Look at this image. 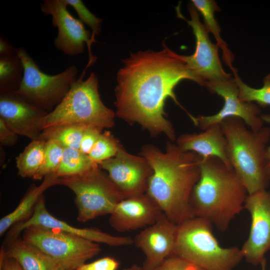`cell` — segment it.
<instances>
[{"label":"cell","mask_w":270,"mask_h":270,"mask_svg":"<svg viewBox=\"0 0 270 270\" xmlns=\"http://www.w3.org/2000/svg\"><path fill=\"white\" fill-rule=\"evenodd\" d=\"M117 74L114 89L116 116L130 123H137L150 134H165L176 139L172 123L164 110L166 98L180 105L174 92L182 80L199 81L180 55L164 44L163 50H140L123 60Z\"/></svg>","instance_id":"obj_1"},{"label":"cell","mask_w":270,"mask_h":270,"mask_svg":"<svg viewBox=\"0 0 270 270\" xmlns=\"http://www.w3.org/2000/svg\"><path fill=\"white\" fill-rule=\"evenodd\" d=\"M141 155L152 171L146 193L162 213L176 225L194 217L190 198L200 177L202 157L192 152L182 151L170 142L164 151L152 145L144 146Z\"/></svg>","instance_id":"obj_2"},{"label":"cell","mask_w":270,"mask_h":270,"mask_svg":"<svg viewBox=\"0 0 270 270\" xmlns=\"http://www.w3.org/2000/svg\"><path fill=\"white\" fill-rule=\"evenodd\" d=\"M200 170L190 198L194 217L204 218L224 232L244 208L248 191L234 169L217 158H202Z\"/></svg>","instance_id":"obj_3"},{"label":"cell","mask_w":270,"mask_h":270,"mask_svg":"<svg viewBox=\"0 0 270 270\" xmlns=\"http://www.w3.org/2000/svg\"><path fill=\"white\" fill-rule=\"evenodd\" d=\"M227 141L228 156L232 168L248 194L265 190L270 180L266 170V144L270 128L248 130L240 118L231 117L220 124Z\"/></svg>","instance_id":"obj_4"},{"label":"cell","mask_w":270,"mask_h":270,"mask_svg":"<svg viewBox=\"0 0 270 270\" xmlns=\"http://www.w3.org/2000/svg\"><path fill=\"white\" fill-rule=\"evenodd\" d=\"M85 69L72 84L61 102L40 122L42 130L47 128L62 124H80L102 131L114 126L116 113L106 106L101 100L98 80L92 72L83 80Z\"/></svg>","instance_id":"obj_5"},{"label":"cell","mask_w":270,"mask_h":270,"mask_svg":"<svg viewBox=\"0 0 270 270\" xmlns=\"http://www.w3.org/2000/svg\"><path fill=\"white\" fill-rule=\"evenodd\" d=\"M212 226L199 217L178 224L174 254L204 270H232L244 258L241 250L221 246L213 234Z\"/></svg>","instance_id":"obj_6"},{"label":"cell","mask_w":270,"mask_h":270,"mask_svg":"<svg viewBox=\"0 0 270 270\" xmlns=\"http://www.w3.org/2000/svg\"><path fill=\"white\" fill-rule=\"evenodd\" d=\"M56 184L68 187L75 194L77 220L80 222L110 214L117 204L126 198L98 164L84 173L58 178Z\"/></svg>","instance_id":"obj_7"},{"label":"cell","mask_w":270,"mask_h":270,"mask_svg":"<svg viewBox=\"0 0 270 270\" xmlns=\"http://www.w3.org/2000/svg\"><path fill=\"white\" fill-rule=\"evenodd\" d=\"M24 72L21 84L16 92L39 108L50 112L62 100L76 80L78 70L70 66L54 75L42 72L23 47L18 48Z\"/></svg>","instance_id":"obj_8"},{"label":"cell","mask_w":270,"mask_h":270,"mask_svg":"<svg viewBox=\"0 0 270 270\" xmlns=\"http://www.w3.org/2000/svg\"><path fill=\"white\" fill-rule=\"evenodd\" d=\"M22 238L42 250L62 267L72 270L98 254V243L60 230L38 226L28 227Z\"/></svg>","instance_id":"obj_9"},{"label":"cell","mask_w":270,"mask_h":270,"mask_svg":"<svg viewBox=\"0 0 270 270\" xmlns=\"http://www.w3.org/2000/svg\"><path fill=\"white\" fill-rule=\"evenodd\" d=\"M188 11L190 20L184 19L192 29L196 38V49L192 55L179 54L180 58L197 78L201 86L231 78L222 66L218 47L210 42L208 32L200 21L198 11L193 4L189 6Z\"/></svg>","instance_id":"obj_10"},{"label":"cell","mask_w":270,"mask_h":270,"mask_svg":"<svg viewBox=\"0 0 270 270\" xmlns=\"http://www.w3.org/2000/svg\"><path fill=\"white\" fill-rule=\"evenodd\" d=\"M68 6L64 0H44L40 9L44 15L52 16V25L58 28L54 42L55 47L66 55L74 56L83 54L86 44L89 54L88 64L91 65L96 58L91 52L92 33L86 29L80 19L68 12Z\"/></svg>","instance_id":"obj_11"},{"label":"cell","mask_w":270,"mask_h":270,"mask_svg":"<svg viewBox=\"0 0 270 270\" xmlns=\"http://www.w3.org/2000/svg\"><path fill=\"white\" fill-rule=\"evenodd\" d=\"M206 86L212 94L220 96L224 100L222 109L212 116H200L194 118V124L204 130L215 124L231 117L240 118L252 130L258 131L263 126L260 106L254 102L242 100L234 78L218 82L208 83Z\"/></svg>","instance_id":"obj_12"},{"label":"cell","mask_w":270,"mask_h":270,"mask_svg":"<svg viewBox=\"0 0 270 270\" xmlns=\"http://www.w3.org/2000/svg\"><path fill=\"white\" fill-rule=\"evenodd\" d=\"M251 217L248 237L240 248L246 262L254 266L266 262L270 250V192L248 194L244 204Z\"/></svg>","instance_id":"obj_13"},{"label":"cell","mask_w":270,"mask_h":270,"mask_svg":"<svg viewBox=\"0 0 270 270\" xmlns=\"http://www.w3.org/2000/svg\"><path fill=\"white\" fill-rule=\"evenodd\" d=\"M98 164L126 197L146 192L152 171L144 156L130 154L121 146L114 156Z\"/></svg>","instance_id":"obj_14"},{"label":"cell","mask_w":270,"mask_h":270,"mask_svg":"<svg viewBox=\"0 0 270 270\" xmlns=\"http://www.w3.org/2000/svg\"><path fill=\"white\" fill-rule=\"evenodd\" d=\"M32 226L60 230L96 243H102L111 246H130L134 244V240L129 236H114L96 228L74 227L55 218L48 212L44 194L39 198L31 217L24 222L12 226L9 230L6 239L19 236L24 229Z\"/></svg>","instance_id":"obj_15"},{"label":"cell","mask_w":270,"mask_h":270,"mask_svg":"<svg viewBox=\"0 0 270 270\" xmlns=\"http://www.w3.org/2000/svg\"><path fill=\"white\" fill-rule=\"evenodd\" d=\"M177 226L162 213L154 224L136 235L134 243L145 256L143 270H152L174 254Z\"/></svg>","instance_id":"obj_16"},{"label":"cell","mask_w":270,"mask_h":270,"mask_svg":"<svg viewBox=\"0 0 270 270\" xmlns=\"http://www.w3.org/2000/svg\"><path fill=\"white\" fill-rule=\"evenodd\" d=\"M48 113L16 92L0 94V119L18 136L39 139L40 120Z\"/></svg>","instance_id":"obj_17"},{"label":"cell","mask_w":270,"mask_h":270,"mask_svg":"<svg viewBox=\"0 0 270 270\" xmlns=\"http://www.w3.org/2000/svg\"><path fill=\"white\" fill-rule=\"evenodd\" d=\"M162 214L160 206L146 192L126 197L110 214V226L118 232L145 228L154 224Z\"/></svg>","instance_id":"obj_18"},{"label":"cell","mask_w":270,"mask_h":270,"mask_svg":"<svg viewBox=\"0 0 270 270\" xmlns=\"http://www.w3.org/2000/svg\"><path fill=\"white\" fill-rule=\"evenodd\" d=\"M176 145L184 152H192L202 158H217L232 168L227 150V141L220 124L211 126L197 134H185L176 140Z\"/></svg>","instance_id":"obj_19"},{"label":"cell","mask_w":270,"mask_h":270,"mask_svg":"<svg viewBox=\"0 0 270 270\" xmlns=\"http://www.w3.org/2000/svg\"><path fill=\"white\" fill-rule=\"evenodd\" d=\"M1 248L6 256L14 259L23 270H58L62 268L53 258L20 236L6 239Z\"/></svg>","instance_id":"obj_20"},{"label":"cell","mask_w":270,"mask_h":270,"mask_svg":"<svg viewBox=\"0 0 270 270\" xmlns=\"http://www.w3.org/2000/svg\"><path fill=\"white\" fill-rule=\"evenodd\" d=\"M57 178L56 174H50L44 178L39 186L34 185L29 189L17 207L0 219V236L14 225L24 222L31 217L40 196L48 188L56 185Z\"/></svg>","instance_id":"obj_21"},{"label":"cell","mask_w":270,"mask_h":270,"mask_svg":"<svg viewBox=\"0 0 270 270\" xmlns=\"http://www.w3.org/2000/svg\"><path fill=\"white\" fill-rule=\"evenodd\" d=\"M192 2L202 16L204 26L207 32H211L214 36L216 45L222 52V58L224 62L232 71L234 69L232 66L234 56L227 44L220 36V27L214 15L216 11L219 10L216 2L213 0H192Z\"/></svg>","instance_id":"obj_22"},{"label":"cell","mask_w":270,"mask_h":270,"mask_svg":"<svg viewBox=\"0 0 270 270\" xmlns=\"http://www.w3.org/2000/svg\"><path fill=\"white\" fill-rule=\"evenodd\" d=\"M46 142L41 139L31 140L16 158L18 174L22 178H33L44 162Z\"/></svg>","instance_id":"obj_23"},{"label":"cell","mask_w":270,"mask_h":270,"mask_svg":"<svg viewBox=\"0 0 270 270\" xmlns=\"http://www.w3.org/2000/svg\"><path fill=\"white\" fill-rule=\"evenodd\" d=\"M86 126L80 124H62L43 130L39 139L46 142L54 140L64 148L79 150Z\"/></svg>","instance_id":"obj_24"},{"label":"cell","mask_w":270,"mask_h":270,"mask_svg":"<svg viewBox=\"0 0 270 270\" xmlns=\"http://www.w3.org/2000/svg\"><path fill=\"white\" fill-rule=\"evenodd\" d=\"M23 64L18 55L0 57V94L16 92L24 76Z\"/></svg>","instance_id":"obj_25"},{"label":"cell","mask_w":270,"mask_h":270,"mask_svg":"<svg viewBox=\"0 0 270 270\" xmlns=\"http://www.w3.org/2000/svg\"><path fill=\"white\" fill-rule=\"evenodd\" d=\"M96 163L88 155L79 150L64 148L60 165L56 173L58 178L84 173L90 169Z\"/></svg>","instance_id":"obj_26"},{"label":"cell","mask_w":270,"mask_h":270,"mask_svg":"<svg viewBox=\"0 0 270 270\" xmlns=\"http://www.w3.org/2000/svg\"><path fill=\"white\" fill-rule=\"evenodd\" d=\"M236 82L240 98L246 102H256L258 106H270V74L264 78L262 87L259 88H252L244 84L238 76L236 70L232 71Z\"/></svg>","instance_id":"obj_27"},{"label":"cell","mask_w":270,"mask_h":270,"mask_svg":"<svg viewBox=\"0 0 270 270\" xmlns=\"http://www.w3.org/2000/svg\"><path fill=\"white\" fill-rule=\"evenodd\" d=\"M64 148L54 140H47L44 162L32 179L41 180L47 175L56 174L60 165Z\"/></svg>","instance_id":"obj_28"},{"label":"cell","mask_w":270,"mask_h":270,"mask_svg":"<svg viewBox=\"0 0 270 270\" xmlns=\"http://www.w3.org/2000/svg\"><path fill=\"white\" fill-rule=\"evenodd\" d=\"M122 145L108 131L102 132L88 156L95 163H99L114 156Z\"/></svg>","instance_id":"obj_29"},{"label":"cell","mask_w":270,"mask_h":270,"mask_svg":"<svg viewBox=\"0 0 270 270\" xmlns=\"http://www.w3.org/2000/svg\"><path fill=\"white\" fill-rule=\"evenodd\" d=\"M64 1L68 6H71L75 10L80 20L90 28L92 42V43L96 42L94 38L100 32L102 20L91 12L81 0H64Z\"/></svg>","instance_id":"obj_30"},{"label":"cell","mask_w":270,"mask_h":270,"mask_svg":"<svg viewBox=\"0 0 270 270\" xmlns=\"http://www.w3.org/2000/svg\"><path fill=\"white\" fill-rule=\"evenodd\" d=\"M152 270H204L196 266L173 254Z\"/></svg>","instance_id":"obj_31"},{"label":"cell","mask_w":270,"mask_h":270,"mask_svg":"<svg viewBox=\"0 0 270 270\" xmlns=\"http://www.w3.org/2000/svg\"><path fill=\"white\" fill-rule=\"evenodd\" d=\"M102 132V131L98 128L86 127L82 137L79 150L88 155Z\"/></svg>","instance_id":"obj_32"},{"label":"cell","mask_w":270,"mask_h":270,"mask_svg":"<svg viewBox=\"0 0 270 270\" xmlns=\"http://www.w3.org/2000/svg\"><path fill=\"white\" fill-rule=\"evenodd\" d=\"M120 262L115 258L106 256L93 262L84 264L76 270H116Z\"/></svg>","instance_id":"obj_33"},{"label":"cell","mask_w":270,"mask_h":270,"mask_svg":"<svg viewBox=\"0 0 270 270\" xmlns=\"http://www.w3.org/2000/svg\"><path fill=\"white\" fill-rule=\"evenodd\" d=\"M18 135L0 119V142L2 146H12L18 140Z\"/></svg>","instance_id":"obj_34"},{"label":"cell","mask_w":270,"mask_h":270,"mask_svg":"<svg viewBox=\"0 0 270 270\" xmlns=\"http://www.w3.org/2000/svg\"><path fill=\"white\" fill-rule=\"evenodd\" d=\"M0 254V270H23L14 259L6 256L2 248Z\"/></svg>","instance_id":"obj_35"},{"label":"cell","mask_w":270,"mask_h":270,"mask_svg":"<svg viewBox=\"0 0 270 270\" xmlns=\"http://www.w3.org/2000/svg\"><path fill=\"white\" fill-rule=\"evenodd\" d=\"M18 54V48H16L12 43L3 36L0 37V57L12 56Z\"/></svg>","instance_id":"obj_36"},{"label":"cell","mask_w":270,"mask_h":270,"mask_svg":"<svg viewBox=\"0 0 270 270\" xmlns=\"http://www.w3.org/2000/svg\"><path fill=\"white\" fill-rule=\"evenodd\" d=\"M261 118L264 122L270 124V114H261ZM266 174L270 178V146L267 147L266 154Z\"/></svg>","instance_id":"obj_37"},{"label":"cell","mask_w":270,"mask_h":270,"mask_svg":"<svg viewBox=\"0 0 270 270\" xmlns=\"http://www.w3.org/2000/svg\"><path fill=\"white\" fill-rule=\"evenodd\" d=\"M123 270H143L142 267H140L136 264H134L130 267L126 268Z\"/></svg>","instance_id":"obj_38"},{"label":"cell","mask_w":270,"mask_h":270,"mask_svg":"<svg viewBox=\"0 0 270 270\" xmlns=\"http://www.w3.org/2000/svg\"><path fill=\"white\" fill-rule=\"evenodd\" d=\"M266 262H264L261 265L262 266V270H266Z\"/></svg>","instance_id":"obj_39"},{"label":"cell","mask_w":270,"mask_h":270,"mask_svg":"<svg viewBox=\"0 0 270 270\" xmlns=\"http://www.w3.org/2000/svg\"><path fill=\"white\" fill-rule=\"evenodd\" d=\"M58 270H72L66 268H60Z\"/></svg>","instance_id":"obj_40"}]
</instances>
